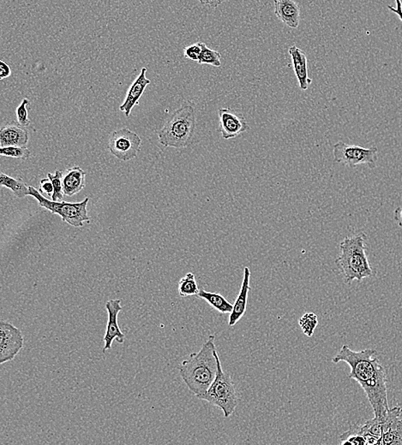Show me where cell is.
<instances>
[{"label":"cell","mask_w":402,"mask_h":445,"mask_svg":"<svg viewBox=\"0 0 402 445\" xmlns=\"http://www.w3.org/2000/svg\"><path fill=\"white\" fill-rule=\"evenodd\" d=\"M332 361L335 364L345 363L348 365L351 368L349 378L358 382L363 388L375 417H386L390 409L388 380L386 369L377 357V351L373 349L355 351L348 345H343Z\"/></svg>","instance_id":"cell-1"},{"label":"cell","mask_w":402,"mask_h":445,"mask_svg":"<svg viewBox=\"0 0 402 445\" xmlns=\"http://www.w3.org/2000/svg\"><path fill=\"white\" fill-rule=\"evenodd\" d=\"M214 340L216 336L210 335L199 352L190 354L179 367L183 381L197 398L205 393L216 380L220 356Z\"/></svg>","instance_id":"cell-2"},{"label":"cell","mask_w":402,"mask_h":445,"mask_svg":"<svg viewBox=\"0 0 402 445\" xmlns=\"http://www.w3.org/2000/svg\"><path fill=\"white\" fill-rule=\"evenodd\" d=\"M366 240L365 233H359L348 236L339 243L341 255L335 260V264L346 284L376 276L367 257Z\"/></svg>","instance_id":"cell-3"},{"label":"cell","mask_w":402,"mask_h":445,"mask_svg":"<svg viewBox=\"0 0 402 445\" xmlns=\"http://www.w3.org/2000/svg\"><path fill=\"white\" fill-rule=\"evenodd\" d=\"M196 125L195 109L192 105H183L172 113L159 131V142L168 148H188L192 144Z\"/></svg>","instance_id":"cell-4"},{"label":"cell","mask_w":402,"mask_h":445,"mask_svg":"<svg viewBox=\"0 0 402 445\" xmlns=\"http://www.w3.org/2000/svg\"><path fill=\"white\" fill-rule=\"evenodd\" d=\"M197 398L210 402L223 412L225 418L230 417L236 409L238 398L236 388L230 374L225 373L218 358V371L216 380L205 393Z\"/></svg>","instance_id":"cell-5"},{"label":"cell","mask_w":402,"mask_h":445,"mask_svg":"<svg viewBox=\"0 0 402 445\" xmlns=\"http://www.w3.org/2000/svg\"><path fill=\"white\" fill-rule=\"evenodd\" d=\"M30 196L36 199L39 206L46 208L54 214L60 215L62 220L74 227H82L85 223H89L90 218L87 211V206L89 198H85V201L78 203H65V201H54L47 199L43 194L37 190L36 187L30 186Z\"/></svg>","instance_id":"cell-6"},{"label":"cell","mask_w":402,"mask_h":445,"mask_svg":"<svg viewBox=\"0 0 402 445\" xmlns=\"http://www.w3.org/2000/svg\"><path fill=\"white\" fill-rule=\"evenodd\" d=\"M333 155H334L335 162L338 164L351 167V168L366 165L370 169H375L379 161V148L374 146L366 148L338 141L333 147Z\"/></svg>","instance_id":"cell-7"},{"label":"cell","mask_w":402,"mask_h":445,"mask_svg":"<svg viewBox=\"0 0 402 445\" xmlns=\"http://www.w3.org/2000/svg\"><path fill=\"white\" fill-rule=\"evenodd\" d=\"M142 140L137 134L128 128L113 131L109 138V148L120 161H128L137 157Z\"/></svg>","instance_id":"cell-8"},{"label":"cell","mask_w":402,"mask_h":445,"mask_svg":"<svg viewBox=\"0 0 402 445\" xmlns=\"http://www.w3.org/2000/svg\"><path fill=\"white\" fill-rule=\"evenodd\" d=\"M23 347L22 332L10 323L2 321L0 325V363L12 361Z\"/></svg>","instance_id":"cell-9"},{"label":"cell","mask_w":402,"mask_h":445,"mask_svg":"<svg viewBox=\"0 0 402 445\" xmlns=\"http://www.w3.org/2000/svg\"><path fill=\"white\" fill-rule=\"evenodd\" d=\"M219 126L218 131L225 140L240 137L249 130V126L244 116L231 109H221L218 111Z\"/></svg>","instance_id":"cell-10"},{"label":"cell","mask_w":402,"mask_h":445,"mask_svg":"<svg viewBox=\"0 0 402 445\" xmlns=\"http://www.w3.org/2000/svg\"><path fill=\"white\" fill-rule=\"evenodd\" d=\"M106 308L107 315H109V319H107V331L105 336H104V343L105 345L103 347V353L107 350L112 349V344L113 340H117L119 343H123L126 336L121 332L120 328L119 322H118V317L119 314L122 311V306H121L120 300H110L106 302Z\"/></svg>","instance_id":"cell-11"},{"label":"cell","mask_w":402,"mask_h":445,"mask_svg":"<svg viewBox=\"0 0 402 445\" xmlns=\"http://www.w3.org/2000/svg\"><path fill=\"white\" fill-rule=\"evenodd\" d=\"M275 14L280 22L292 29L300 23L301 10L297 0H275Z\"/></svg>","instance_id":"cell-12"},{"label":"cell","mask_w":402,"mask_h":445,"mask_svg":"<svg viewBox=\"0 0 402 445\" xmlns=\"http://www.w3.org/2000/svg\"><path fill=\"white\" fill-rule=\"evenodd\" d=\"M29 131L22 125L12 122L0 130V145L5 147H24L29 141Z\"/></svg>","instance_id":"cell-13"},{"label":"cell","mask_w":402,"mask_h":445,"mask_svg":"<svg viewBox=\"0 0 402 445\" xmlns=\"http://www.w3.org/2000/svg\"><path fill=\"white\" fill-rule=\"evenodd\" d=\"M146 68L142 69L140 75L137 76L133 85L130 87L126 100L120 107V110L123 111L126 117H129L133 107L139 104V100L143 95L145 89L151 83L150 80L146 78Z\"/></svg>","instance_id":"cell-14"},{"label":"cell","mask_w":402,"mask_h":445,"mask_svg":"<svg viewBox=\"0 0 402 445\" xmlns=\"http://www.w3.org/2000/svg\"><path fill=\"white\" fill-rule=\"evenodd\" d=\"M289 55L292 58V64L294 73H295L300 88L302 91L309 88L313 80L309 78L308 73V60L306 53L296 46H292L289 49Z\"/></svg>","instance_id":"cell-15"},{"label":"cell","mask_w":402,"mask_h":445,"mask_svg":"<svg viewBox=\"0 0 402 445\" xmlns=\"http://www.w3.org/2000/svg\"><path fill=\"white\" fill-rule=\"evenodd\" d=\"M251 271L249 267L245 266L244 269V277H243L242 284L241 287L240 293H238L236 301L234 304V309L230 316V326H234L237 324L240 319L245 315L246 307H247V300L249 292L251 290Z\"/></svg>","instance_id":"cell-16"},{"label":"cell","mask_w":402,"mask_h":445,"mask_svg":"<svg viewBox=\"0 0 402 445\" xmlns=\"http://www.w3.org/2000/svg\"><path fill=\"white\" fill-rule=\"evenodd\" d=\"M86 172L79 166L65 170L62 172V185L65 196H74L85 187Z\"/></svg>","instance_id":"cell-17"},{"label":"cell","mask_w":402,"mask_h":445,"mask_svg":"<svg viewBox=\"0 0 402 445\" xmlns=\"http://www.w3.org/2000/svg\"><path fill=\"white\" fill-rule=\"evenodd\" d=\"M197 297L203 299L206 301L211 307L216 309L221 314L227 315L231 314L234 309V305L228 301L223 295L219 293H214V292H209L201 288L199 293L197 295Z\"/></svg>","instance_id":"cell-18"},{"label":"cell","mask_w":402,"mask_h":445,"mask_svg":"<svg viewBox=\"0 0 402 445\" xmlns=\"http://www.w3.org/2000/svg\"><path fill=\"white\" fill-rule=\"evenodd\" d=\"M0 185L12 190L19 199H23L24 197L30 196V186H27L20 177L14 179V177L5 175L2 172L0 174Z\"/></svg>","instance_id":"cell-19"},{"label":"cell","mask_w":402,"mask_h":445,"mask_svg":"<svg viewBox=\"0 0 402 445\" xmlns=\"http://www.w3.org/2000/svg\"><path fill=\"white\" fill-rule=\"evenodd\" d=\"M382 445H402V420L400 418L394 420L383 434Z\"/></svg>","instance_id":"cell-20"},{"label":"cell","mask_w":402,"mask_h":445,"mask_svg":"<svg viewBox=\"0 0 402 445\" xmlns=\"http://www.w3.org/2000/svg\"><path fill=\"white\" fill-rule=\"evenodd\" d=\"M199 290L196 277L192 273H187L179 282V293L180 297H193V295H197L199 293Z\"/></svg>","instance_id":"cell-21"},{"label":"cell","mask_w":402,"mask_h":445,"mask_svg":"<svg viewBox=\"0 0 402 445\" xmlns=\"http://www.w3.org/2000/svg\"><path fill=\"white\" fill-rule=\"evenodd\" d=\"M201 46H202V53H201L199 62H197L199 65H210L214 66V67H221V55L219 52L210 49L203 43H201Z\"/></svg>","instance_id":"cell-22"},{"label":"cell","mask_w":402,"mask_h":445,"mask_svg":"<svg viewBox=\"0 0 402 445\" xmlns=\"http://www.w3.org/2000/svg\"><path fill=\"white\" fill-rule=\"evenodd\" d=\"M342 444H350L353 445H366L365 437L359 433V426L353 425L339 436Z\"/></svg>","instance_id":"cell-23"},{"label":"cell","mask_w":402,"mask_h":445,"mask_svg":"<svg viewBox=\"0 0 402 445\" xmlns=\"http://www.w3.org/2000/svg\"><path fill=\"white\" fill-rule=\"evenodd\" d=\"M299 325L304 335L313 336L318 326L317 316L314 312H306L300 319Z\"/></svg>","instance_id":"cell-24"},{"label":"cell","mask_w":402,"mask_h":445,"mask_svg":"<svg viewBox=\"0 0 402 445\" xmlns=\"http://www.w3.org/2000/svg\"><path fill=\"white\" fill-rule=\"evenodd\" d=\"M61 176L62 172L60 170H56L54 174H47V177H49L54 185V194L51 197L52 201H63L65 194L63 185H62Z\"/></svg>","instance_id":"cell-25"},{"label":"cell","mask_w":402,"mask_h":445,"mask_svg":"<svg viewBox=\"0 0 402 445\" xmlns=\"http://www.w3.org/2000/svg\"><path fill=\"white\" fill-rule=\"evenodd\" d=\"M0 155L5 157L27 159L30 156V151L25 146L24 147H5L0 148Z\"/></svg>","instance_id":"cell-26"},{"label":"cell","mask_w":402,"mask_h":445,"mask_svg":"<svg viewBox=\"0 0 402 445\" xmlns=\"http://www.w3.org/2000/svg\"><path fill=\"white\" fill-rule=\"evenodd\" d=\"M29 100L24 99L23 102L16 109V118L17 122L23 127L27 128L30 125V120L29 119V114H27V106H29Z\"/></svg>","instance_id":"cell-27"},{"label":"cell","mask_w":402,"mask_h":445,"mask_svg":"<svg viewBox=\"0 0 402 445\" xmlns=\"http://www.w3.org/2000/svg\"><path fill=\"white\" fill-rule=\"evenodd\" d=\"M201 53H202L201 43L192 44L183 48V56H185L186 58H188L192 61L199 62Z\"/></svg>","instance_id":"cell-28"},{"label":"cell","mask_w":402,"mask_h":445,"mask_svg":"<svg viewBox=\"0 0 402 445\" xmlns=\"http://www.w3.org/2000/svg\"><path fill=\"white\" fill-rule=\"evenodd\" d=\"M40 192L43 194H47L48 196H53L54 185L49 177L47 179H41L40 182Z\"/></svg>","instance_id":"cell-29"},{"label":"cell","mask_w":402,"mask_h":445,"mask_svg":"<svg viewBox=\"0 0 402 445\" xmlns=\"http://www.w3.org/2000/svg\"><path fill=\"white\" fill-rule=\"evenodd\" d=\"M12 75V69L5 61H0V79L10 78Z\"/></svg>","instance_id":"cell-30"},{"label":"cell","mask_w":402,"mask_h":445,"mask_svg":"<svg viewBox=\"0 0 402 445\" xmlns=\"http://www.w3.org/2000/svg\"><path fill=\"white\" fill-rule=\"evenodd\" d=\"M203 5L210 7V8H217L221 3L226 0H199Z\"/></svg>","instance_id":"cell-31"},{"label":"cell","mask_w":402,"mask_h":445,"mask_svg":"<svg viewBox=\"0 0 402 445\" xmlns=\"http://www.w3.org/2000/svg\"><path fill=\"white\" fill-rule=\"evenodd\" d=\"M397 8H394L392 6H389V9L391 12L396 13L398 16H399L400 20L402 23V2L401 0H396Z\"/></svg>","instance_id":"cell-32"},{"label":"cell","mask_w":402,"mask_h":445,"mask_svg":"<svg viewBox=\"0 0 402 445\" xmlns=\"http://www.w3.org/2000/svg\"><path fill=\"white\" fill-rule=\"evenodd\" d=\"M394 218L397 223V225L402 229V206L398 207L397 209L394 210Z\"/></svg>","instance_id":"cell-33"}]
</instances>
